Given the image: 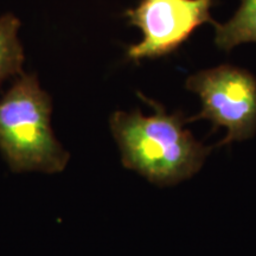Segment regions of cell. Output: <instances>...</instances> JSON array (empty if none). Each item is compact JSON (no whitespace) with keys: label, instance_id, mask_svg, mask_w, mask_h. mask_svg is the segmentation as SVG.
Masks as SVG:
<instances>
[{"label":"cell","instance_id":"1","mask_svg":"<svg viewBox=\"0 0 256 256\" xmlns=\"http://www.w3.org/2000/svg\"><path fill=\"white\" fill-rule=\"evenodd\" d=\"M139 98L154 110L146 116L139 110L115 112L110 130L121 152V162L159 186H172L191 178L202 168L212 147L197 142L185 130L186 118L182 112L168 114L164 106Z\"/></svg>","mask_w":256,"mask_h":256},{"label":"cell","instance_id":"2","mask_svg":"<svg viewBox=\"0 0 256 256\" xmlns=\"http://www.w3.org/2000/svg\"><path fill=\"white\" fill-rule=\"evenodd\" d=\"M52 102L34 75L22 74L0 98V152L14 172L58 174L69 153L51 128Z\"/></svg>","mask_w":256,"mask_h":256},{"label":"cell","instance_id":"3","mask_svg":"<svg viewBox=\"0 0 256 256\" xmlns=\"http://www.w3.org/2000/svg\"><path fill=\"white\" fill-rule=\"evenodd\" d=\"M185 87L200 98L202 110L186 124L206 119L211 132L224 127L226 136L217 146L243 142L256 133V78L244 69L223 64L202 70L186 80Z\"/></svg>","mask_w":256,"mask_h":256},{"label":"cell","instance_id":"4","mask_svg":"<svg viewBox=\"0 0 256 256\" xmlns=\"http://www.w3.org/2000/svg\"><path fill=\"white\" fill-rule=\"evenodd\" d=\"M217 0H140L124 12L128 24L139 28L142 40L127 49V58L139 62L166 56L188 40L204 23L215 24L210 10Z\"/></svg>","mask_w":256,"mask_h":256},{"label":"cell","instance_id":"5","mask_svg":"<svg viewBox=\"0 0 256 256\" xmlns=\"http://www.w3.org/2000/svg\"><path fill=\"white\" fill-rule=\"evenodd\" d=\"M214 26L220 49L229 51L242 43H256V0H241L236 14L226 23H215Z\"/></svg>","mask_w":256,"mask_h":256},{"label":"cell","instance_id":"6","mask_svg":"<svg viewBox=\"0 0 256 256\" xmlns=\"http://www.w3.org/2000/svg\"><path fill=\"white\" fill-rule=\"evenodd\" d=\"M19 19L8 14L0 17V84L14 75H22L24 51L18 38Z\"/></svg>","mask_w":256,"mask_h":256}]
</instances>
